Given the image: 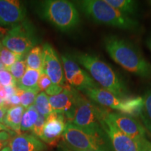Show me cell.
<instances>
[{
	"mask_svg": "<svg viewBox=\"0 0 151 151\" xmlns=\"http://www.w3.org/2000/svg\"><path fill=\"white\" fill-rule=\"evenodd\" d=\"M7 109L4 106H0V122L4 123V120L6 113Z\"/></svg>",
	"mask_w": 151,
	"mask_h": 151,
	"instance_id": "obj_32",
	"label": "cell"
},
{
	"mask_svg": "<svg viewBox=\"0 0 151 151\" xmlns=\"http://www.w3.org/2000/svg\"><path fill=\"white\" fill-rule=\"evenodd\" d=\"M109 110L100 106L84 97L78 90L76 97V108L72 123L87 132H97L102 131L100 121Z\"/></svg>",
	"mask_w": 151,
	"mask_h": 151,
	"instance_id": "obj_7",
	"label": "cell"
},
{
	"mask_svg": "<svg viewBox=\"0 0 151 151\" xmlns=\"http://www.w3.org/2000/svg\"><path fill=\"white\" fill-rule=\"evenodd\" d=\"M62 141L69 148L92 151H113L105 132H90L67 122L62 135Z\"/></svg>",
	"mask_w": 151,
	"mask_h": 151,
	"instance_id": "obj_6",
	"label": "cell"
},
{
	"mask_svg": "<svg viewBox=\"0 0 151 151\" xmlns=\"http://www.w3.org/2000/svg\"><path fill=\"white\" fill-rule=\"evenodd\" d=\"M39 92L36 90H25L18 88L17 94L20 96V104L24 109H27L30 106L35 104L36 98Z\"/></svg>",
	"mask_w": 151,
	"mask_h": 151,
	"instance_id": "obj_25",
	"label": "cell"
},
{
	"mask_svg": "<svg viewBox=\"0 0 151 151\" xmlns=\"http://www.w3.org/2000/svg\"><path fill=\"white\" fill-rule=\"evenodd\" d=\"M146 45H147V46H148V49L150 50V52H151V36L147 39Z\"/></svg>",
	"mask_w": 151,
	"mask_h": 151,
	"instance_id": "obj_35",
	"label": "cell"
},
{
	"mask_svg": "<svg viewBox=\"0 0 151 151\" xmlns=\"http://www.w3.org/2000/svg\"><path fill=\"white\" fill-rule=\"evenodd\" d=\"M3 131H6V132H11V133L16 134V133H14V132L11 131V130L10 129H9V128L7 127L4 124L2 123V122H0V132H3Z\"/></svg>",
	"mask_w": 151,
	"mask_h": 151,
	"instance_id": "obj_33",
	"label": "cell"
},
{
	"mask_svg": "<svg viewBox=\"0 0 151 151\" xmlns=\"http://www.w3.org/2000/svg\"><path fill=\"white\" fill-rule=\"evenodd\" d=\"M26 9L18 0H0V27H14L25 20Z\"/></svg>",
	"mask_w": 151,
	"mask_h": 151,
	"instance_id": "obj_15",
	"label": "cell"
},
{
	"mask_svg": "<svg viewBox=\"0 0 151 151\" xmlns=\"http://www.w3.org/2000/svg\"><path fill=\"white\" fill-rule=\"evenodd\" d=\"M97 105L118 111L119 113L134 117L140 115L143 106L142 97H120L101 87L90 88L82 92Z\"/></svg>",
	"mask_w": 151,
	"mask_h": 151,
	"instance_id": "obj_5",
	"label": "cell"
},
{
	"mask_svg": "<svg viewBox=\"0 0 151 151\" xmlns=\"http://www.w3.org/2000/svg\"><path fill=\"white\" fill-rule=\"evenodd\" d=\"M25 109L21 105L9 109L6 113L4 124L16 134H21L20 124Z\"/></svg>",
	"mask_w": 151,
	"mask_h": 151,
	"instance_id": "obj_17",
	"label": "cell"
},
{
	"mask_svg": "<svg viewBox=\"0 0 151 151\" xmlns=\"http://www.w3.org/2000/svg\"><path fill=\"white\" fill-rule=\"evenodd\" d=\"M66 124L67 120L64 114L52 112L46 118L40 139L52 147L58 146L62 139Z\"/></svg>",
	"mask_w": 151,
	"mask_h": 151,
	"instance_id": "obj_14",
	"label": "cell"
},
{
	"mask_svg": "<svg viewBox=\"0 0 151 151\" xmlns=\"http://www.w3.org/2000/svg\"><path fill=\"white\" fill-rule=\"evenodd\" d=\"M106 52L116 63L129 72L143 78H151V64L131 41L116 35L104 39Z\"/></svg>",
	"mask_w": 151,
	"mask_h": 151,
	"instance_id": "obj_1",
	"label": "cell"
},
{
	"mask_svg": "<svg viewBox=\"0 0 151 151\" xmlns=\"http://www.w3.org/2000/svg\"><path fill=\"white\" fill-rule=\"evenodd\" d=\"M109 112L101 118L100 124L106 134L113 151H148L150 141L146 139L136 140L124 134L109 120Z\"/></svg>",
	"mask_w": 151,
	"mask_h": 151,
	"instance_id": "obj_9",
	"label": "cell"
},
{
	"mask_svg": "<svg viewBox=\"0 0 151 151\" xmlns=\"http://www.w3.org/2000/svg\"><path fill=\"white\" fill-rule=\"evenodd\" d=\"M106 2L117 10L127 15H134L137 11V1L132 0H105Z\"/></svg>",
	"mask_w": 151,
	"mask_h": 151,
	"instance_id": "obj_22",
	"label": "cell"
},
{
	"mask_svg": "<svg viewBox=\"0 0 151 151\" xmlns=\"http://www.w3.org/2000/svg\"><path fill=\"white\" fill-rule=\"evenodd\" d=\"M46 120V117L39 113V117H38L37 122H36L35 124L34 125L33 129H32L31 131L33 133V134L39 138V139H40L41 137V134H42L43 129V127H44Z\"/></svg>",
	"mask_w": 151,
	"mask_h": 151,
	"instance_id": "obj_28",
	"label": "cell"
},
{
	"mask_svg": "<svg viewBox=\"0 0 151 151\" xmlns=\"http://www.w3.org/2000/svg\"><path fill=\"white\" fill-rule=\"evenodd\" d=\"M23 59L24 58H22V59L19 60L18 61H17L16 63L11 66L9 69H7L13 76L16 83H18L21 79L24 72H25L26 69H27L25 60Z\"/></svg>",
	"mask_w": 151,
	"mask_h": 151,
	"instance_id": "obj_26",
	"label": "cell"
},
{
	"mask_svg": "<svg viewBox=\"0 0 151 151\" xmlns=\"http://www.w3.org/2000/svg\"><path fill=\"white\" fill-rule=\"evenodd\" d=\"M38 38L33 24L24 20L11 27L1 39L2 46L15 53L24 55L37 46Z\"/></svg>",
	"mask_w": 151,
	"mask_h": 151,
	"instance_id": "obj_8",
	"label": "cell"
},
{
	"mask_svg": "<svg viewBox=\"0 0 151 151\" xmlns=\"http://www.w3.org/2000/svg\"><path fill=\"white\" fill-rule=\"evenodd\" d=\"M71 149L72 151H92V150H76V149H73V148H71Z\"/></svg>",
	"mask_w": 151,
	"mask_h": 151,
	"instance_id": "obj_40",
	"label": "cell"
},
{
	"mask_svg": "<svg viewBox=\"0 0 151 151\" xmlns=\"http://www.w3.org/2000/svg\"><path fill=\"white\" fill-rule=\"evenodd\" d=\"M25 62L27 68L40 71L42 72L43 48L36 46L31 49L25 57Z\"/></svg>",
	"mask_w": 151,
	"mask_h": 151,
	"instance_id": "obj_19",
	"label": "cell"
},
{
	"mask_svg": "<svg viewBox=\"0 0 151 151\" xmlns=\"http://www.w3.org/2000/svg\"><path fill=\"white\" fill-rule=\"evenodd\" d=\"M0 83L4 87L17 86V83L11 73L6 69L0 71Z\"/></svg>",
	"mask_w": 151,
	"mask_h": 151,
	"instance_id": "obj_27",
	"label": "cell"
},
{
	"mask_svg": "<svg viewBox=\"0 0 151 151\" xmlns=\"http://www.w3.org/2000/svg\"><path fill=\"white\" fill-rule=\"evenodd\" d=\"M52 84V83L50 78L46 73H42L38 82V88H39V92H45L48 88L51 86Z\"/></svg>",
	"mask_w": 151,
	"mask_h": 151,
	"instance_id": "obj_29",
	"label": "cell"
},
{
	"mask_svg": "<svg viewBox=\"0 0 151 151\" xmlns=\"http://www.w3.org/2000/svg\"><path fill=\"white\" fill-rule=\"evenodd\" d=\"M24 56L15 53L4 46L0 50V59L6 70L19 60L24 58Z\"/></svg>",
	"mask_w": 151,
	"mask_h": 151,
	"instance_id": "obj_24",
	"label": "cell"
},
{
	"mask_svg": "<svg viewBox=\"0 0 151 151\" xmlns=\"http://www.w3.org/2000/svg\"><path fill=\"white\" fill-rule=\"evenodd\" d=\"M148 151H151V143H150V145H149V148H148Z\"/></svg>",
	"mask_w": 151,
	"mask_h": 151,
	"instance_id": "obj_41",
	"label": "cell"
},
{
	"mask_svg": "<svg viewBox=\"0 0 151 151\" xmlns=\"http://www.w3.org/2000/svg\"><path fill=\"white\" fill-rule=\"evenodd\" d=\"M6 30V31H8V30L6 29L5 28L0 27V36H1V35H4V36L6 34V32H5Z\"/></svg>",
	"mask_w": 151,
	"mask_h": 151,
	"instance_id": "obj_36",
	"label": "cell"
},
{
	"mask_svg": "<svg viewBox=\"0 0 151 151\" xmlns=\"http://www.w3.org/2000/svg\"><path fill=\"white\" fill-rule=\"evenodd\" d=\"M39 14L43 19L62 32L74 29L80 23L76 7L67 0H47L39 2Z\"/></svg>",
	"mask_w": 151,
	"mask_h": 151,
	"instance_id": "obj_4",
	"label": "cell"
},
{
	"mask_svg": "<svg viewBox=\"0 0 151 151\" xmlns=\"http://www.w3.org/2000/svg\"><path fill=\"white\" fill-rule=\"evenodd\" d=\"M57 151H72L71 149L66 144L64 141H60L58 146V150Z\"/></svg>",
	"mask_w": 151,
	"mask_h": 151,
	"instance_id": "obj_31",
	"label": "cell"
},
{
	"mask_svg": "<svg viewBox=\"0 0 151 151\" xmlns=\"http://www.w3.org/2000/svg\"><path fill=\"white\" fill-rule=\"evenodd\" d=\"M39 113L35 104L30 106L24 110L20 124V132L32 131L36 122H37Z\"/></svg>",
	"mask_w": 151,
	"mask_h": 151,
	"instance_id": "obj_21",
	"label": "cell"
},
{
	"mask_svg": "<svg viewBox=\"0 0 151 151\" xmlns=\"http://www.w3.org/2000/svg\"><path fill=\"white\" fill-rule=\"evenodd\" d=\"M42 73H46L51 80L52 84L67 86L64 74L62 63L59 56L51 45L48 43L43 46Z\"/></svg>",
	"mask_w": 151,
	"mask_h": 151,
	"instance_id": "obj_11",
	"label": "cell"
},
{
	"mask_svg": "<svg viewBox=\"0 0 151 151\" xmlns=\"http://www.w3.org/2000/svg\"><path fill=\"white\" fill-rule=\"evenodd\" d=\"M61 59L65 80L71 87L81 92L99 87L89 73L83 70L70 55H63Z\"/></svg>",
	"mask_w": 151,
	"mask_h": 151,
	"instance_id": "obj_10",
	"label": "cell"
},
{
	"mask_svg": "<svg viewBox=\"0 0 151 151\" xmlns=\"http://www.w3.org/2000/svg\"><path fill=\"white\" fill-rule=\"evenodd\" d=\"M149 3H150V4H151V1H149Z\"/></svg>",
	"mask_w": 151,
	"mask_h": 151,
	"instance_id": "obj_44",
	"label": "cell"
},
{
	"mask_svg": "<svg viewBox=\"0 0 151 151\" xmlns=\"http://www.w3.org/2000/svg\"><path fill=\"white\" fill-rule=\"evenodd\" d=\"M65 86H58V85L52 84L50 88H48L45 92L48 97H51V96L56 95V94H60V92H62V90H64Z\"/></svg>",
	"mask_w": 151,
	"mask_h": 151,
	"instance_id": "obj_30",
	"label": "cell"
},
{
	"mask_svg": "<svg viewBox=\"0 0 151 151\" xmlns=\"http://www.w3.org/2000/svg\"><path fill=\"white\" fill-rule=\"evenodd\" d=\"M4 69H6L4 66L2 62H1V59H0V71H1V70H4Z\"/></svg>",
	"mask_w": 151,
	"mask_h": 151,
	"instance_id": "obj_37",
	"label": "cell"
},
{
	"mask_svg": "<svg viewBox=\"0 0 151 151\" xmlns=\"http://www.w3.org/2000/svg\"><path fill=\"white\" fill-rule=\"evenodd\" d=\"M0 106H4V100L0 97Z\"/></svg>",
	"mask_w": 151,
	"mask_h": 151,
	"instance_id": "obj_39",
	"label": "cell"
},
{
	"mask_svg": "<svg viewBox=\"0 0 151 151\" xmlns=\"http://www.w3.org/2000/svg\"><path fill=\"white\" fill-rule=\"evenodd\" d=\"M70 56L88 71L91 78L101 88L120 97L129 96L127 86L121 77L99 57L81 52H74Z\"/></svg>",
	"mask_w": 151,
	"mask_h": 151,
	"instance_id": "obj_2",
	"label": "cell"
},
{
	"mask_svg": "<svg viewBox=\"0 0 151 151\" xmlns=\"http://www.w3.org/2000/svg\"><path fill=\"white\" fill-rule=\"evenodd\" d=\"M78 90L67 85L62 92L49 97V101L53 112L64 114L67 122H71L76 108Z\"/></svg>",
	"mask_w": 151,
	"mask_h": 151,
	"instance_id": "obj_12",
	"label": "cell"
},
{
	"mask_svg": "<svg viewBox=\"0 0 151 151\" xmlns=\"http://www.w3.org/2000/svg\"><path fill=\"white\" fill-rule=\"evenodd\" d=\"M4 88V86H2V85L0 83V90H1L2 89V88Z\"/></svg>",
	"mask_w": 151,
	"mask_h": 151,
	"instance_id": "obj_42",
	"label": "cell"
},
{
	"mask_svg": "<svg viewBox=\"0 0 151 151\" xmlns=\"http://www.w3.org/2000/svg\"><path fill=\"white\" fill-rule=\"evenodd\" d=\"M3 46H2V43H1V41H0V50H1V48H2Z\"/></svg>",
	"mask_w": 151,
	"mask_h": 151,
	"instance_id": "obj_43",
	"label": "cell"
},
{
	"mask_svg": "<svg viewBox=\"0 0 151 151\" xmlns=\"http://www.w3.org/2000/svg\"><path fill=\"white\" fill-rule=\"evenodd\" d=\"M1 151H11V150L10 148L9 147V146H6L5 148H4Z\"/></svg>",
	"mask_w": 151,
	"mask_h": 151,
	"instance_id": "obj_38",
	"label": "cell"
},
{
	"mask_svg": "<svg viewBox=\"0 0 151 151\" xmlns=\"http://www.w3.org/2000/svg\"><path fill=\"white\" fill-rule=\"evenodd\" d=\"M77 4L84 14L96 23L132 32L140 29L139 22L113 8L105 0H83L77 1Z\"/></svg>",
	"mask_w": 151,
	"mask_h": 151,
	"instance_id": "obj_3",
	"label": "cell"
},
{
	"mask_svg": "<svg viewBox=\"0 0 151 151\" xmlns=\"http://www.w3.org/2000/svg\"><path fill=\"white\" fill-rule=\"evenodd\" d=\"M9 142H8V141H5L0 139V151L2 150L4 148H5L6 146H7V144H9Z\"/></svg>",
	"mask_w": 151,
	"mask_h": 151,
	"instance_id": "obj_34",
	"label": "cell"
},
{
	"mask_svg": "<svg viewBox=\"0 0 151 151\" xmlns=\"http://www.w3.org/2000/svg\"><path fill=\"white\" fill-rule=\"evenodd\" d=\"M35 106L38 113L47 118L49 115L53 112L49 101V97L45 92H41L37 94Z\"/></svg>",
	"mask_w": 151,
	"mask_h": 151,
	"instance_id": "obj_23",
	"label": "cell"
},
{
	"mask_svg": "<svg viewBox=\"0 0 151 151\" xmlns=\"http://www.w3.org/2000/svg\"><path fill=\"white\" fill-rule=\"evenodd\" d=\"M42 72L35 69L27 67L25 72L21 79L17 83L19 89L25 90H36L39 92L38 88V82Z\"/></svg>",
	"mask_w": 151,
	"mask_h": 151,
	"instance_id": "obj_18",
	"label": "cell"
},
{
	"mask_svg": "<svg viewBox=\"0 0 151 151\" xmlns=\"http://www.w3.org/2000/svg\"><path fill=\"white\" fill-rule=\"evenodd\" d=\"M11 151H45L46 146L40 139L34 134H16L9 143Z\"/></svg>",
	"mask_w": 151,
	"mask_h": 151,
	"instance_id": "obj_16",
	"label": "cell"
},
{
	"mask_svg": "<svg viewBox=\"0 0 151 151\" xmlns=\"http://www.w3.org/2000/svg\"><path fill=\"white\" fill-rule=\"evenodd\" d=\"M143 98V106L140 116L143 125L151 133V87L145 92Z\"/></svg>",
	"mask_w": 151,
	"mask_h": 151,
	"instance_id": "obj_20",
	"label": "cell"
},
{
	"mask_svg": "<svg viewBox=\"0 0 151 151\" xmlns=\"http://www.w3.org/2000/svg\"><path fill=\"white\" fill-rule=\"evenodd\" d=\"M108 118L122 133L136 140L146 139V129L134 117L119 112H110Z\"/></svg>",
	"mask_w": 151,
	"mask_h": 151,
	"instance_id": "obj_13",
	"label": "cell"
}]
</instances>
